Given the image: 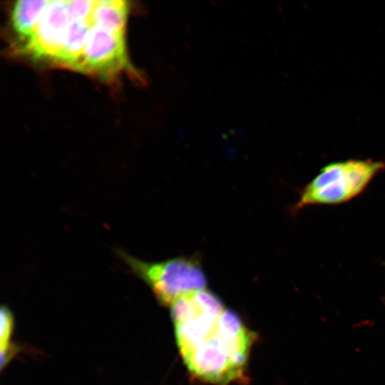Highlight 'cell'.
I'll use <instances>...</instances> for the list:
<instances>
[{"mask_svg": "<svg viewBox=\"0 0 385 385\" xmlns=\"http://www.w3.org/2000/svg\"><path fill=\"white\" fill-rule=\"evenodd\" d=\"M171 306L177 347L189 372L215 385L245 381L256 335L239 315L207 288Z\"/></svg>", "mask_w": 385, "mask_h": 385, "instance_id": "1", "label": "cell"}, {"mask_svg": "<svg viewBox=\"0 0 385 385\" xmlns=\"http://www.w3.org/2000/svg\"><path fill=\"white\" fill-rule=\"evenodd\" d=\"M115 252L165 306L170 307L182 296L206 287L207 279L198 257L180 256L160 262H148L121 248H116Z\"/></svg>", "mask_w": 385, "mask_h": 385, "instance_id": "2", "label": "cell"}, {"mask_svg": "<svg viewBox=\"0 0 385 385\" xmlns=\"http://www.w3.org/2000/svg\"><path fill=\"white\" fill-rule=\"evenodd\" d=\"M384 265H385V262H384Z\"/></svg>", "mask_w": 385, "mask_h": 385, "instance_id": "10", "label": "cell"}, {"mask_svg": "<svg viewBox=\"0 0 385 385\" xmlns=\"http://www.w3.org/2000/svg\"><path fill=\"white\" fill-rule=\"evenodd\" d=\"M128 6L121 0L95 1L91 19L93 24L115 32H125Z\"/></svg>", "mask_w": 385, "mask_h": 385, "instance_id": "8", "label": "cell"}, {"mask_svg": "<svg viewBox=\"0 0 385 385\" xmlns=\"http://www.w3.org/2000/svg\"><path fill=\"white\" fill-rule=\"evenodd\" d=\"M385 163L372 160H346L323 167L302 190L293 210L312 205L347 202L361 193Z\"/></svg>", "mask_w": 385, "mask_h": 385, "instance_id": "3", "label": "cell"}, {"mask_svg": "<svg viewBox=\"0 0 385 385\" xmlns=\"http://www.w3.org/2000/svg\"><path fill=\"white\" fill-rule=\"evenodd\" d=\"M72 19L68 1H48L32 36L16 52L52 64L62 48Z\"/></svg>", "mask_w": 385, "mask_h": 385, "instance_id": "5", "label": "cell"}, {"mask_svg": "<svg viewBox=\"0 0 385 385\" xmlns=\"http://www.w3.org/2000/svg\"><path fill=\"white\" fill-rule=\"evenodd\" d=\"M1 316V352L6 351L14 347L10 344L13 329V317L10 310L6 307H2Z\"/></svg>", "mask_w": 385, "mask_h": 385, "instance_id": "9", "label": "cell"}, {"mask_svg": "<svg viewBox=\"0 0 385 385\" xmlns=\"http://www.w3.org/2000/svg\"><path fill=\"white\" fill-rule=\"evenodd\" d=\"M91 25V16L85 20L73 19L66 31L62 48L52 64L78 71Z\"/></svg>", "mask_w": 385, "mask_h": 385, "instance_id": "6", "label": "cell"}, {"mask_svg": "<svg viewBox=\"0 0 385 385\" xmlns=\"http://www.w3.org/2000/svg\"><path fill=\"white\" fill-rule=\"evenodd\" d=\"M47 2V0H21L16 1L12 6L10 20L11 28L19 41L18 48L24 46L32 36Z\"/></svg>", "mask_w": 385, "mask_h": 385, "instance_id": "7", "label": "cell"}, {"mask_svg": "<svg viewBox=\"0 0 385 385\" xmlns=\"http://www.w3.org/2000/svg\"><path fill=\"white\" fill-rule=\"evenodd\" d=\"M125 34L109 31L92 22L78 71L106 81H114L122 72L130 71L144 82L128 60Z\"/></svg>", "mask_w": 385, "mask_h": 385, "instance_id": "4", "label": "cell"}]
</instances>
